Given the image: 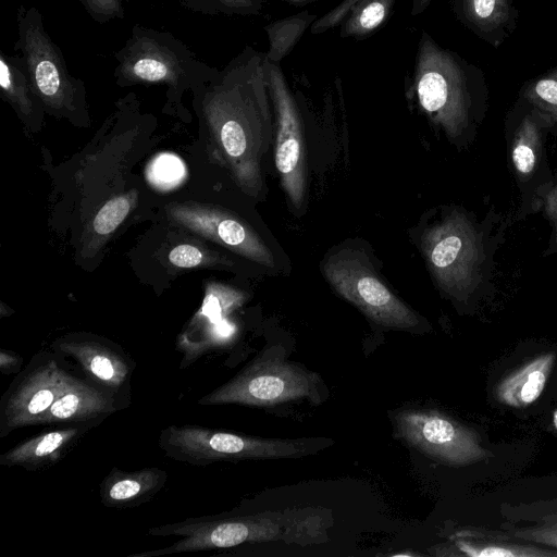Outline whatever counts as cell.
I'll return each mask as SVG.
<instances>
[{
    "label": "cell",
    "mask_w": 557,
    "mask_h": 557,
    "mask_svg": "<svg viewBox=\"0 0 557 557\" xmlns=\"http://www.w3.org/2000/svg\"><path fill=\"white\" fill-rule=\"evenodd\" d=\"M411 94L421 110L447 133L462 129L487 100L483 71L422 32L413 64Z\"/></svg>",
    "instance_id": "cell-3"
},
{
    "label": "cell",
    "mask_w": 557,
    "mask_h": 557,
    "mask_svg": "<svg viewBox=\"0 0 557 557\" xmlns=\"http://www.w3.org/2000/svg\"><path fill=\"white\" fill-rule=\"evenodd\" d=\"M553 422H554L555 429L557 430V410L554 412Z\"/></svg>",
    "instance_id": "cell-35"
},
{
    "label": "cell",
    "mask_w": 557,
    "mask_h": 557,
    "mask_svg": "<svg viewBox=\"0 0 557 557\" xmlns=\"http://www.w3.org/2000/svg\"><path fill=\"white\" fill-rule=\"evenodd\" d=\"M456 17L476 37L498 49L519 18L516 0H449Z\"/></svg>",
    "instance_id": "cell-16"
},
{
    "label": "cell",
    "mask_w": 557,
    "mask_h": 557,
    "mask_svg": "<svg viewBox=\"0 0 557 557\" xmlns=\"http://www.w3.org/2000/svg\"><path fill=\"white\" fill-rule=\"evenodd\" d=\"M66 370L55 352L39 351L10 383L0 399V438L39 425L55 400Z\"/></svg>",
    "instance_id": "cell-9"
},
{
    "label": "cell",
    "mask_w": 557,
    "mask_h": 557,
    "mask_svg": "<svg viewBox=\"0 0 557 557\" xmlns=\"http://www.w3.org/2000/svg\"><path fill=\"white\" fill-rule=\"evenodd\" d=\"M462 228L456 221L429 230L423 236V251L441 284L448 287L463 278L467 244Z\"/></svg>",
    "instance_id": "cell-18"
},
{
    "label": "cell",
    "mask_w": 557,
    "mask_h": 557,
    "mask_svg": "<svg viewBox=\"0 0 557 557\" xmlns=\"http://www.w3.org/2000/svg\"><path fill=\"white\" fill-rule=\"evenodd\" d=\"M522 97L536 109L557 119V65L528 81L523 86Z\"/></svg>",
    "instance_id": "cell-24"
},
{
    "label": "cell",
    "mask_w": 557,
    "mask_h": 557,
    "mask_svg": "<svg viewBox=\"0 0 557 557\" xmlns=\"http://www.w3.org/2000/svg\"><path fill=\"white\" fill-rule=\"evenodd\" d=\"M512 160L521 173H529L535 163V153L529 144L521 141L512 150Z\"/></svg>",
    "instance_id": "cell-32"
},
{
    "label": "cell",
    "mask_w": 557,
    "mask_h": 557,
    "mask_svg": "<svg viewBox=\"0 0 557 557\" xmlns=\"http://www.w3.org/2000/svg\"><path fill=\"white\" fill-rule=\"evenodd\" d=\"M555 361L553 352L530 360L504 377L496 388V396L511 407H525L542 394Z\"/></svg>",
    "instance_id": "cell-20"
},
{
    "label": "cell",
    "mask_w": 557,
    "mask_h": 557,
    "mask_svg": "<svg viewBox=\"0 0 557 557\" xmlns=\"http://www.w3.org/2000/svg\"><path fill=\"white\" fill-rule=\"evenodd\" d=\"M133 206V195L112 198L98 211L94 219V230L99 235L112 233L125 219Z\"/></svg>",
    "instance_id": "cell-27"
},
{
    "label": "cell",
    "mask_w": 557,
    "mask_h": 557,
    "mask_svg": "<svg viewBox=\"0 0 557 557\" xmlns=\"http://www.w3.org/2000/svg\"><path fill=\"white\" fill-rule=\"evenodd\" d=\"M78 1L89 16L99 24L108 23L112 20L123 18L124 0H76Z\"/></svg>",
    "instance_id": "cell-30"
},
{
    "label": "cell",
    "mask_w": 557,
    "mask_h": 557,
    "mask_svg": "<svg viewBox=\"0 0 557 557\" xmlns=\"http://www.w3.org/2000/svg\"><path fill=\"white\" fill-rule=\"evenodd\" d=\"M148 178L159 188H172L180 184L185 175L182 160L172 153H161L151 162Z\"/></svg>",
    "instance_id": "cell-26"
},
{
    "label": "cell",
    "mask_w": 557,
    "mask_h": 557,
    "mask_svg": "<svg viewBox=\"0 0 557 557\" xmlns=\"http://www.w3.org/2000/svg\"><path fill=\"white\" fill-rule=\"evenodd\" d=\"M358 1L359 0H343L337 7L332 9L322 17L317 18V21L311 25L310 33L312 35H318L341 24ZM431 1L432 0H412L411 15L422 13Z\"/></svg>",
    "instance_id": "cell-28"
},
{
    "label": "cell",
    "mask_w": 557,
    "mask_h": 557,
    "mask_svg": "<svg viewBox=\"0 0 557 557\" xmlns=\"http://www.w3.org/2000/svg\"><path fill=\"white\" fill-rule=\"evenodd\" d=\"M0 89L18 112L29 116L42 103L34 91L23 61L18 54H8L0 50Z\"/></svg>",
    "instance_id": "cell-21"
},
{
    "label": "cell",
    "mask_w": 557,
    "mask_h": 557,
    "mask_svg": "<svg viewBox=\"0 0 557 557\" xmlns=\"http://www.w3.org/2000/svg\"><path fill=\"white\" fill-rule=\"evenodd\" d=\"M122 409L115 397L66 371L55 400L39 424L101 423Z\"/></svg>",
    "instance_id": "cell-14"
},
{
    "label": "cell",
    "mask_w": 557,
    "mask_h": 557,
    "mask_svg": "<svg viewBox=\"0 0 557 557\" xmlns=\"http://www.w3.org/2000/svg\"><path fill=\"white\" fill-rule=\"evenodd\" d=\"M394 420L398 437L446 465L466 466L490 455L475 431L438 411L404 410Z\"/></svg>",
    "instance_id": "cell-10"
},
{
    "label": "cell",
    "mask_w": 557,
    "mask_h": 557,
    "mask_svg": "<svg viewBox=\"0 0 557 557\" xmlns=\"http://www.w3.org/2000/svg\"><path fill=\"white\" fill-rule=\"evenodd\" d=\"M322 387L319 374L287 360L283 348L271 347L198 404L268 407L304 398L319 404Z\"/></svg>",
    "instance_id": "cell-5"
},
{
    "label": "cell",
    "mask_w": 557,
    "mask_h": 557,
    "mask_svg": "<svg viewBox=\"0 0 557 557\" xmlns=\"http://www.w3.org/2000/svg\"><path fill=\"white\" fill-rule=\"evenodd\" d=\"M264 65L275 116V165L290 203L300 209L306 191L300 108L281 64L264 59Z\"/></svg>",
    "instance_id": "cell-11"
},
{
    "label": "cell",
    "mask_w": 557,
    "mask_h": 557,
    "mask_svg": "<svg viewBox=\"0 0 557 557\" xmlns=\"http://www.w3.org/2000/svg\"><path fill=\"white\" fill-rule=\"evenodd\" d=\"M447 555L470 557H542L557 556L556 549L515 542L510 536L493 531L465 529L450 537Z\"/></svg>",
    "instance_id": "cell-19"
},
{
    "label": "cell",
    "mask_w": 557,
    "mask_h": 557,
    "mask_svg": "<svg viewBox=\"0 0 557 557\" xmlns=\"http://www.w3.org/2000/svg\"><path fill=\"white\" fill-rule=\"evenodd\" d=\"M99 424L73 423L38 433L0 455V466L21 467L27 471L49 469L60 462L92 428Z\"/></svg>",
    "instance_id": "cell-15"
},
{
    "label": "cell",
    "mask_w": 557,
    "mask_h": 557,
    "mask_svg": "<svg viewBox=\"0 0 557 557\" xmlns=\"http://www.w3.org/2000/svg\"><path fill=\"white\" fill-rule=\"evenodd\" d=\"M511 534L518 539L557 548V516L543 518L541 524L532 528L517 529Z\"/></svg>",
    "instance_id": "cell-29"
},
{
    "label": "cell",
    "mask_w": 557,
    "mask_h": 557,
    "mask_svg": "<svg viewBox=\"0 0 557 557\" xmlns=\"http://www.w3.org/2000/svg\"><path fill=\"white\" fill-rule=\"evenodd\" d=\"M184 8L207 15H257L263 0H175Z\"/></svg>",
    "instance_id": "cell-25"
},
{
    "label": "cell",
    "mask_w": 557,
    "mask_h": 557,
    "mask_svg": "<svg viewBox=\"0 0 557 557\" xmlns=\"http://www.w3.org/2000/svg\"><path fill=\"white\" fill-rule=\"evenodd\" d=\"M23 357L12 350H0V371L4 375L17 374L22 370Z\"/></svg>",
    "instance_id": "cell-33"
},
{
    "label": "cell",
    "mask_w": 557,
    "mask_h": 557,
    "mask_svg": "<svg viewBox=\"0 0 557 557\" xmlns=\"http://www.w3.org/2000/svg\"><path fill=\"white\" fill-rule=\"evenodd\" d=\"M124 1H126V0H124Z\"/></svg>",
    "instance_id": "cell-36"
},
{
    "label": "cell",
    "mask_w": 557,
    "mask_h": 557,
    "mask_svg": "<svg viewBox=\"0 0 557 557\" xmlns=\"http://www.w3.org/2000/svg\"><path fill=\"white\" fill-rule=\"evenodd\" d=\"M326 528V515L312 508L255 513L233 510L149 528L148 535L174 536L178 540L166 547L132 554L129 557H158L276 541L306 546L325 542Z\"/></svg>",
    "instance_id": "cell-2"
},
{
    "label": "cell",
    "mask_w": 557,
    "mask_h": 557,
    "mask_svg": "<svg viewBox=\"0 0 557 557\" xmlns=\"http://www.w3.org/2000/svg\"><path fill=\"white\" fill-rule=\"evenodd\" d=\"M113 71L119 86L163 84L174 101L186 89L212 81L219 69L201 61L176 36L136 24L132 27L124 46L113 54Z\"/></svg>",
    "instance_id": "cell-4"
},
{
    "label": "cell",
    "mask_w": 557,
    "mask_h": 557,
    "mask_svg": "<svg viewBox=\"0 0 557 557\" xmlns=\"http://www.w3.org/2000/svg\"><path fill=\"white\" fill-rule=\"evenodd\" d=\"M169 260L178 268H194L201 263L202 252L191 245H178L170 251Z\"/></svg>",
    "instance_id": "cell-31"
},
{
    "label": "cell",
    "mask_w": 557,
    "mask_h": 557,
    "mask_svg": "<svg viewBox=\"0 0 557 557\" xmlns=\"http://www.w3.org/2000/svg\"><path fill=\"white\" fill-rule=\"evenodd\" d=\"M168 476V472L158 467L132 471L113 467L99 485L100 503L114 509L138 507L164 487Z\"/></svg>",
    "instance_id": "cell-17"
},
{
    "label": "cell",
    "mask_w": 557,
    "mask_h": 557,
    "mask_svg": "<svg viewBox=\"0 0 557 557\" xmlns=\"http://www.w3.org/2000/svg\"><path fill=\"white\" fill-rule=\"evenodd\" d=\"M323 272L335 290L373 322L400 330L418 326L417 313L387 288L359 251L339 250L324 262Z\"/></svg>",
    "instance_id": "cell-8"
},
{
    "label": "cell",
    "mask_w": 557,
    "mask_h": 557,
    "mask_svg": "<svg viewBox=\"0 0 557 557\" xmlns=\"http://www.w3.org/2000/svg\"><path fill=\"white\" fill-rule=\"evenodd\" d=\"M396 0H359L341 23V37L369 36L388 17Z\"/></svg>",
    "instance_id": "cell-23"
},
{
    "label": "cell",
    "mask_w": 557,
    "mask_h": 557,
    "mask_svg": "<svg viewBox=\"0 0 557 557\" xmlns=\"http://www.w3.org/2000/svg\"><path fill=\"white\" fill-rule=\"evenodd\" d=\"M158 446L166 457L198 467L221 461L294 458L312 454V444L308 440L262 438L195 424L164 428Z\"/></svg>",
    "instance_id": "cell-6"
},
{
    "label": "cell",
    "mask_w": 557,
    "mask_h": 557,
    "mask_svg": "<svg viewBox=\"0 0 557 557\" xmlns=\"http://www.w3.org/2000/svg\"><path fill=\"white\" fill-rule=\"evenodd\" d=\"M16 26L13 52L21 57L41 102L55 112L79 110L85 97L84 82L71 74L61 49L46 29L40 11L21 4Z\"/></svg>",
    "instance_id": "cell-7"
},
{
    "label": "cell",
    "mask_w": 557,
    "mask_h": 557,
    "mask_svg": "<svg viewBox=\"0 0 557 557\" xmlns=\"http://www.w3.org/2000/svg\"><path fill=\"white\" fill-rule=\"evenodd\" d=\"M193 91L225 152L256 166L274 131L264 53L246 46L212 81Z\"/></svg>",
    "instance_id": "cell-1"
},
{
    "label": "cell",
    "mask_w": 557,
    "mask_h": 557,
    "mask_svg": "<svg viewBox=\"0 0 557 557\" xmlns=\"http://www.w3.org/2000/svg\"><path fill=\"white\" fill-rule=\"evenodd\" d=\"M170 214L188 230L215 240L265 267L274 258L263 240L245 223L221 210L198 206H172Z\"/></svg>",
    "instance_id": "cell-13"
},
{
    "label": "cell",
    "mask_w": 557,
    "mask_h": 557,
    "mask_svg": "<svg viewBox=\"0 0 557 557\" xmlns=\"http://www.w3.org/2000/svg\"><path fill=\"white\" fill-rule=\"evenodd\" d=\"M317 15L309 11L275 21L264 29L269 38V50L264 53L265 61L281 64L302 37L306 29L317 21Z\"/></svg>",
    "instance_id": "cell-22"
},
{
    "label": "cell",
    "mask_w": 557,
    "mask_h": 557,
    "mask_svg": "<svg viewBox=\"0 0 557 557\" xmlns=\"http://www.w3.org/2000/svg\"><path fill=\"white\" fill-rule=\"evenodd\" d=\"M54 352L74 361L85 380L115 397L123 409L131 405L134 359L119 345L89 333L67 334L52 344Z\"/></svg>",
    "instance_id": "cell-12"
},
{
    "label": "cell",
    "mask_w": 557,
    "mask_h": 557,
    "mask_svg": "<svg viewBox=\"0 0 557 557\" xmlns=\"http://www.w3.org/2000/svg\"><path fill=\"white\" fill-rule=\"evenodd\" d=\"M283 1H286V2L295 4V5H304V4L310 3L315 0H283Z\"/></svg>",
    "instance_id": "cell-34"
}]
</instances>
